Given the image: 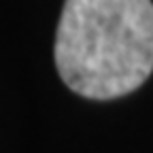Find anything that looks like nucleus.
<instances>
[{
    "instance_id": "f257e3e1",
    "label": "nucleus",
    "mask_w": 153,
    "mask_h": 153,
    "mask_svg": "<svg viewBox=\"0 0 153 153\" xmlns=\"http://www.w3.org/2000/svg\"><path fill=\"white\" fill-rule=\"evenodd\" d=\"M53 57L76 96L115 100L136 91L153 72V2L66 0Z\"/></svg>"
}]
</instances>
